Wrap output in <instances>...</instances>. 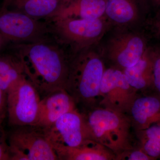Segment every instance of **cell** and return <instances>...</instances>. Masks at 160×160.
Segmentation results:
<instances>
[{
	"label": "cell",
	"instance_id": "cell-14",
	"mask_svg": "<svg viewBox=\"0 0 160 160\" xmlns=\"http://www.w3.org/2000/svg\"><path fill=\"white\" fill-rule=\"evenodd\" d=\"M58 160H116V155L110 149L94 140H86L75 147L54 149Z\"/></svg>",
	"mask_w": 160,
	"mask_h": 160
},
{
	"label": "cell",
	"instance_id": "cell-8",
	"mask_svg": "<svg viewBox=\"0 0 160 160\" xmlns=\"http://www.w3.org/2000/svg\"><path fill=\"white\" fill-rule=\"evenodd\" d=\"M140 94L129 85L122 70L106 67L100 87L99 107L128 115Z\"/></svg>",
	"mask_w": 160,
	"mask_h": 160
},
{
	"label": "cell",
	"instance_id": "cell-26",
	"mask_svg": "<svg viewBox=\"0 0 160 160\" xmlns=\"http://www.w3.org/2000/svg\"><path fill=\"white\" fill-rule=\"evenodd\" d=\"M12 0H3L2 5L1 8V10L8 9Z\"/></svg>",
	"mask_w": 160,
	"mask_h": 160
},
{
	"label": "cell",
	"instance_id": "cell-13",
	"mask_svg": "<svg viewBox=\"0 0 160 160\" xmlns=\"http://www.w3.org/2000/svg\"><path fill=\"white\" fill-rule=\"evenodd\" d=\"M69 0H12L8 9L16 10L36 20L49 21L55 18Z\"/></svg>",
	"mask_w": 160,
	"mask_h": 160
},
{
	"label": "cell",
	"instance_id": "cell-12",
	"mask_svg": "<svg viewBox=\"0 0 160 160\" xmlns=\"http://www.w3.org/2000/svg\"><path fill=\"white\" fill-rule=\"evenodd\" d=\"M128 115L135 131L160 124V97L140 94L132 105Z\"/></svg>",
	"mask_w": 160,
	"mask_h": 160
},
{
	"label": "cell",
	"instance_id": "cell-18",
	"mask_svg": "<svg viewBox=\"0 0 160 160\" xmlns=\"http://www.w3.org/2000/svg\"><path fill=\"white\" fill-rule=\"evenodd\" d=\"M138 145L153 160L160 159V124L135 131Z\"/></svg>",
	"mask_w": 160,
	"mask_h": 160
},
{
	"label": "cell",
	"instance_id": "cell-19",
	"mask_svg": "<svg viewBox=\"0 0 160 160\" xmlns=\"http://www.w3.org/2000/svg\"><path fill=\"white\" fill-rule=\"evenodd\" d=\"M149 52L152 66V83L148 94H154L160 97V45L149 46Z\"/></svg>",
	"mask_w": 160,
	"mask_h": 160
},
{
	"label": "cell",
	"instance_id": "cell-27",
	"mask_svg": "<svg viewBox=\"0 0 160 160\" xmlns=\"http://www.w3.org/2000/svg\"><path fill=\"white\" fill-rule=\"evenodd\" d=\"M5 42H5V40L2 37V36L0 35V49H1L2 46L3 44Z\"/></svg>",
	"mask_w": 160,
	"mask_h": 160
},
{
	"label": "cell",
	"instance_id": "cell-21",
	"mask_svg": "<svg viewBox=\"0 0 160 160\" xmlns=\"http://www.w3.org/2000/svg\"><path fill=\"white\" fill-rule=\"evenodd\" d=\"M116 160H153L145 153L139 146L126 150L116 157Z\"/></svg>",
	"mask_w": 160,
	"mask_h": 160
},
{
	"label": "cell",
	"instance_id": "cell-4",
	"mask_svg": "<svg viewBox=\"0 0 160 160\" xmlns=\"http://www.w3.org/2000/svg\"><path fill=\"white\" fill-rule=\"evenodd\" d=\"M47 22L52 38L63 47H69L72 56L92 47L104 35L107 27L103 18L95 20L58 18Z\"/></svg>",
	"mask_w": 160,
	"mask_h": 160
},
{
	"label": "cell",
	"instance_id": "cell-9",
	"mask_svg": "<svg viewBox=\"0 0 160 160\" xmlns=\"http://www.w3.org/2000/svg\"><path fill=\"white\" fill-rule=\"evenodd\" d=\"M145 35L126 32L118 35L109 41L103 56L111 66L123 69L135 65L149 48Z\"/></svg>",
	"mask_w": 160,
	"mask_h": 160
},
{
	"label": "cell",
	"instance_id": "cell-5",
	"mask_svg": "<svg viewBox=\"0 0 160 160\" xmlns=\"http://www.w3.org/2000/svg\"><path fill=\"white\" fill-rule=\"evenodd\" d=\"M9 143L10 160H58L45 130L36 125L16 127Z\"/></svg>",
	"mask_w": 160,
	"mask_h": 160
},
{
	"label": "cell",
	"instance_id": "cell-17",
	"mask_svg": "<svg viewBox=\"0 0 160 160\" xmlns=\"http://www.w3.org/2000/svg\"><path fill=\"white\" fill-rule=\"evenodd\" d=\"M149 48L137 63L122 70L129 85L141 94H149L152 83Z\"/></svg>",
	"mask_w": 160,
	"mask_h": 160
},
{
	"label": "cell",
	"instance_id": "cell-23",
	"mask_svg": "<svg viewBox=\"0 0 160 160\" xmlns=\"http://www.w3.org/2000/svg\"><path fill=\"white\" fill-rule=\"evenodd\" d=\"M0 126V160H10L9 147L5 142Z\"/></svg>",
	"mask_w": 160,
	"mask_h": 160
},
{
	"label": "cell",
	"instance_id": "cell-11",
	"mask_svg": "<svg viewBox=\"0 0 160 160\" xmlns=\"http://www.w3.org/2000/svg\"><path fill=\"white\" fill-rule=\"evenodd\" d=\"M77 109L73 99L66 89H58L41 98L35 125L47 129L63 115Z\"/></svg>",
	"mask_w": 160,
	"mask_h": 160
},
{
	"label": "cell",
	"instance_id": "cell-24",
	"mask_svg": "<svg viewBox=\"0 0 160 160\" xmlns=\"http://www.w3.org/2000/svg\"><path fill=\"white\" fill-rule=\"evenodd\" d=\"M7 112V94L0 88V126Z\"/></svg>",
	"mask_w": 160,
	"mask_h": 160
},
{
	"label": "cell",
	"instance_id": "cell-25",
	"mask_svg": "<svg viewBox=\"0 0 160 160\" xmlns=\"http://www.w3.org/2000/svg\"><path fill=\"white\" fill-rule=\"evenodd\" d=\"M137 1L150 11L156 12L160 10V0H137Z\"/></svg>",
	"mask_w": 160,
	"mask_h": 160
},
{
	"label": "cell",
	"instance_id": "cell-22",
	"mask_svg": "<svg viewBox=\"0 0 160 160\" xmlns=\"http://www.w3.org/2000/svg\"><path fill=\"white\" fill-rule=\"evenodd\" d=\"M152 35L160 42V10L155 12L153 17L146 22Z\"/></svg>",
	"mask_w": 160,
	"mask_h": 160
},
{
	"label": "cell",
	"instance_id": "cell-2",
	"mask_svg": "<svg viewBox=\"0 0 160 160\" xmlns=\"http://www.w3.org/2000/svg\"><path fill=\"white\" fill-rule=\"evenodd\" d=\"M106 69L103 56L92 47L72 56L65 89L81 112L99 107L100 87Z\"/></svg>",
	"mask_w": 160,
	"mask_h": 160
},
{
	"label": "cell",
	"instance_id": "cell-1",
	"mask_svg": "<svg viewBox=\"0 0 160 160\" xmlns=\"http://www.w3.org/2000/svg\"><path fill=\"white\" fill-rule=\"evenodd\" d=\"M15 47L25 76L41 98L58 89H65L72 56L53 38L20 43Z\"/></svg>",
	"mask_w": 160,
	"mask_h": 160
},
{
	"label": "cell",
	"instance_id": "cell-15",
	"mask_svg": "<svg viewBox=\"0 0 160 160\" xmlns=\"http://www.w3.org/2000/svg\"><path fill=\"white\" fill-rule=\"evenodd\" d=\"M149 12L137 0H106L105 15L118 25H128L138 20L141 11Z\"/></svg>",
	"mask_w": 160,
	"mask_h": 160
},
{
	"label": "cell",
	"instance_id": "cell-10",
	"mask_svg": "<svg viewBox=\"0 0 160 160\" xmlns=\"http://www.w3.org/2000/svg\"><path fill=\"white\" fill-rule=\"evenodd\" d=\"M44 129L54 149L77 147L89 139L83 115L78 109L63 115Z\"/></svg>",
	"mask_w": 160,
	"mask_h": 160
},
{
	"label": "cell",
	"instance_id": "cell-16",
	"mask_svg": "<svg viewBox=\"0 0 160 160\" xmlns=\"http://www.w3.org/2000/svg\"><path fill=\"white\" fill-rule=\"evenodd\" d=\"M106 4V0H69L60 13L51 20L64 18L98 19L105 16Z\"/></svg>",
	"mask_w": 160,
	"mask_h": 160
},
{
	"label": "cell",
	"instance_id": "cell-6",
	"mask_svg": "<svg viewBox=\"0 0 160 160\" xmlns=\"http://www.w3.org/2000/svg\"><path fill=\"white\" fill-rule=\"evenodd\" d=\"M41 100L38 92L24 75L7 92L9 125L15 127L36 125Z\"/></svg>",
	"mask_w": 160,
	"mask_h": 160
},
{
	"label": "cell",
	"instance_id": "cell-20",
	"mask_svg": "<svg viewBox=\"0 0 160 160\" xmlns=\"http://www.w3.org/2000/svg\"><path fill=\"white\" fill-rule=\"evenodd\" d=\"M24 68L19 58L15 56H0V78L4 77Z\"/></svg>",
	"mask_w": 160,
	"mask_h": 160
},
{
	"label": "cell",
	"instance_id": "cell-3",
	"mask_svg": "<svg viewBox=\"0 0 160 160\" xmlns=\"http://www.w3.org/2000/svg\"><path fill=\"white\" fill-rule=\"evenodd\" d=\"M82 113L89 139L108 148L116 157L138 146L128 114L101 107Z\"/></svg>",
	"mask_w": 160,
	"mask_h": 160
},
{
	"label": "cell",
	"instance_id": "cell-7",
	"mask_svg": "<svg viewBox=\"0 0 160 160\" xmlns=\"http://www.w3.org/2000/svg\"><path fill=\"white\" fill-rule=\"evenodd\" d=\"M0 35L6 42L20 44L47 39L51 34L47 22L8 9L0 10Z\"/></svg>",
	"mask_w": 160,
	"mask_h": 160
}]
</instances>
